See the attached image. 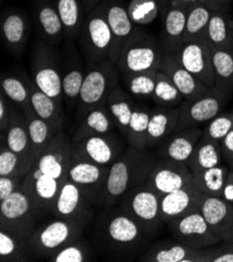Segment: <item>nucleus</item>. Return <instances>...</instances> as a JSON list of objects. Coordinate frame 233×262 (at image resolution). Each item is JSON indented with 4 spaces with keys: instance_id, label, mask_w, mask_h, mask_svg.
<instances>
[{
    "instance_id": "6ab92c4d",
    "label": "nucleus",
    "mask_w": 233,
    "mask_h": 262,
    "mask_svg": "<svg viewBox=\"0 0 233 262\" xmlns=\"http://www.w3.org/2000/svg\"><path fill=\"white\" fill-rule=\"evenodd\" d=\"M110 166L72 158L67 179L80 188L84 195L97 208L98 200L105 189Z\"/></svg>"
},
{
    "instance_id": "393cba45",
    "label": "nucleus",
    "mask_w": 233,
    "mask_h": 262,
    "mask_svg": "<svg viewBox=\"0 0 233 262\" xmlns=\"http://www.w3.org/2000/svg\"><path fill=\"white\" fill-rule=\"evenodd\" d=\"M159 71L165 73L175 86L178 88L183 98L186 100L196 99L206 93H208L213 87L205 85L198 77L192 74L181 65L174 55L163 52Z\"/></svg>"
},
{
    "instance_id": "4468645a",
    "label": "nucleus",
    "mask_w": 233,
    "mask_h": 262,
    "mask_svg": "<svg viewBox=\"0 0 233 262\" xmlns=\"http://www.w3.org/2000/svg\"><path fill=\"white\" fill-rule=\"evenodd\" d=\"M62 182L54 177L47 176L34 166L25 176L21 188L27 193L41 220L53 216Z\"/></svg>"
},
{
    "instance_id": "6e6552de",
    "label": "nucleus",
    "mask_w": 233,
    "mask_h": 262,
    "mask_svg": "<svg viewBox=\"0 0 233 262\" xmlns=\"http://www.w3.org/2000/svg\"><path fill=\"white\" fill-rule=\"evenodd\" d=\"M161 195L145 183L125 192L117 205L153 239L164 224L160 213Z\"/></svg>"
},
{
    "instance_id": "a878e982",
    "label": "nucleus",
    "mask_w": 233,
    "mask_h": 262,
    "mask_svg": "<svg viewBox=\"0 0 233 262\" xmlns=\"http://www.w3.org/2000/svg\"><path fill=\"white\" fill-rule=\"evenodd\" d=\"M2 39L12 55H20L28 44L31 25L28 16L19 10H5L2 14Z\"/></svg>"
},
{
    "instance_id": "6e6d98bb",
    "label": "nucleus",
    "mask_w": 233,
    "mask_h": 262,
    "mask_svg": "<svg viewBox=\"0 0 233 262\" xmlns=\"http://www.w3.org/2000/svg\"><path fill=\"white\" fill-rule=\"evenodd\" d=\"M220 145L223 154V158L229 163H233V129L220 140Z\"/></svg>"
},
{
    "instance_id": "5701e85b",
    "label": "nucleus",
    "mask_w": 233,
    "mask_h": 262,
    "mask_svg": "<svg viewBox=\"0 0 233 262\" xmlns=\"http://www.w3.org/2000/svg\"><path fill=\"white\" fill-rule=\"evenodd\" d=\"M200 211L221 242H233V205L221 196L205 195Z\"/></svg>"
},
{
    "instance_id": "8fccbe9b",
    "label": "nucleus",
    "mask_w": 233,
    "mask_h": 262,
    "mask_svg": "<svg viewBox=\"0 0 233 262\" xmlns=\"http://www.w3.org/2000/svg\"><path fill=\"white\" fill-rule=\"evenodd\" d=\"M231 129H233V111L220 113L209 122H207L203 128V136L220 141Z\"/></svg>"
},
{
    "instance_id": "c9c22d12",
    "label": "nucleus",
    "mask_w": 233,
    "mask_h": 262,
    "mask_svg": "<svg viewBox=\"0 0 233 262\" xmlns=\"http://www.w3.org/2000/svg\"><path fill=\"white\" fill-rule=\"evenodd\" d=\"M206 39L213 49L233 48V19L224 11H215L207 25Z\"/></svg>"
},
{
    "instance_id": "39448f33",
    "label": "nucleus",
    "mask_w": 233,
    "mask_h": 262,
    "mask_svg": "<svg viewBox=\"0 0 233 262\" xmlns=\"http://www.w3.org/2000/svg\"><path fill=\"white\" fill-rule=\"evenodd\" d=\"M32 80L36 86L64 108L62 90V55L55 46L36 41L31 56ZM65 109V108H64Z\"/></svg>"
},
{
    "instance_id": "680f3d73",
    "label": "nucleus",
    "mask_w": 233,
    "mask_h": 262,
    "mask_svg": "<svg viewBox=\"0 0 233 262\" xmlns=\"http://www.w3.org/2000/svg\"><path fill=\"white\" fill-rule=\"evenodd\" d=\"M229 167H230V168H233V163H231V164L229 165Z\"/></svg>"
},
{
    "instance_id": "37998d69",
    "label": "nucleus",
    "mask_w": 233,
    "mask_h": 262,
    "mask_svg": "<svg viewBox=\"0 0 233 262\" xmlns=\"http://www.w3.org/2000/svg\"><path fill=\"white\" fill-rule=\"evenodd\" d=\"M156 70L120 74L123 88L137 100L152 99L155 82H156Z\"/></svg>"
},
{
    "instance_id": "052dcab7",
    "label": "nucleus",
    "mask_w": 233,
    "mask_h": 262,
    "mask_svg": "<svg viewBox=\"0 0 233 262\" xmlns=\"http://www.w3.org/2000/svg\"><path fill=\"white\" fill-rule=\"evenodd\" d=\"M220 2L227 5V6H230V0H220Z\"/></svg>"
},
{
    "instance_id": "7ed1b4c3",
    "label": "nucleus",
    "mask_w": 233,
    "mask_h": 262,
    "mask_svg": "<svg viewBox=\"0 0 233 262\" xmlns=\"http://www.w3.org/2000/svg\"><path fill=\"white\" fill-rule=\"evenodd\" d=\"M119 80L120 74L116 66L109 60L86 65V75L73 114L75 127L90 111L106 104L111 92L119 85Z\"/></svg>"
},
{
    "instance_id": "ea45409f",
    "label": "nucleus",
    "mask_w": 233,
    "mask_h": 262,
    "mask_svg": "<svg viewBox=\"0 0 233 262\" xmlns=\"http://www.w3.org/2000/svg\"><path fill=\"white\" fill-rule=\"evenodd\" d=\"M230 167L218 165L193 174L194 184L208 196H222Z\"/></svg>"
},
{
    "instance_id": "20e7f679",
    "label": "nucleus",
    "mask_w": 233,
    "mask_h": 262,
    "mask_svg": "<svg viewBox=\"0 0 233 262\" xmlns=\"http://www.w3.org/2000/svg\"><path fill=\"white\" fill-rule=\"evenodd\" d=\"M87 230L80 224L49 216L41 221L28 237V245L36 259H49L59 250L80 238Z\"/></svg>"
},
{
    "instance_id": "2eb2a0df",
    "label": "nucleus",
    "mask_w": 233,
    "mask_h": 262,
    "mask_svg": "<svg viewBox=\"0 0 233 262\" xmlns=\"http://www.w3.org/2000/svg\"><path fill=\"white\" fill-rule=\"evenodd\" d=\"M167 225L176 241L194 249H206L222 243L200 210L179 217Z\"/></svg>"
},
{
    "instance_id": "b1692460",
    "label": "nucleus",
    "mask_w": 233,
    "mask_h": 262,
    "mask_svg": "<svg viewBox=\"0 0 233 262\" xmlns=\"http://www.w3.org/2000/svg\"><path fill=\"white\" fill-rule=\"evenodd\" d=\"M202 136L203 129L200 127H190L174 132L155 146L157 147L155 155L157 159H168L187 163Z\"/></svg>"
},
{
    "instance_id": "0eeeda50",
    "label": "nucleus",
    "mask_w": 233,
    "mask_h": 262,
    "mask_svg": "<svg viewBox=\"0 0 233 262\" xmlns=\"http://www.w3.org/2000/svg\"><path fill=\"white\" fill-rule=\"evenodd\" d=\"M86 65L109 60L112 34L102 4L87 13L79 38L76 40Z\"/></svg>"
},
{
    "instance_id": "423d86ee",
    "label": "nucleus",
    "mask_w": 233,
    "mask_h": 262,
    "mask_svg": "<svg viewBox=\"0 0 233 262\" xmlns=\"http://www.w3.org/2000/svg\"><path fill=\"white\" fill-rule=\"evenodd\" d=\"M162 55L159 41L138 26L123 46L115 66L119 74L159 71Z\"/></svg>"
},
{
    "instance_id": "49530a36",
    "label": "nucleus",
    "mask_w": 233,
    "mask_h": 262,
    "mask_svg": "<svg viewBox=\"0 0 233 262\" xmlns=\"http://www.w3.org/2000/svg\"><path fill=\"white\" fill-rule=\"evenodd\" d=\"M211 61L216 85L227 90L233 89V48L213 49Z\"/></svg>"
},
{
    "instance_id": "473e14b6",
    "label": "nucleus",
    "mask_w": 233,
    "mask_h": 262,
    "mask_svg": "<svg viewBox=\"0 0 233 262\" xmlns=\"http://www.w3.org/2000/svg\"><path fill=\"white\" fill-rule=\"evenodd\" d=\"M134 98L120 85L116 86L107 99L106 106L116 124L117 129L125 137L130 124L133 111L136 106Z\"/></svg>"
},
{
    "instance_id": "864d4df0",
    "label": "nucleus",
    "mask_w": 233,
    "mask_h": 262,
    "mask_svg": "<svg viewBox=\"0 0 233 262\" xmlns=\"http://www.w3.org/2000/svg\"><path fill=\"white\" fill-rule=\"evenodd\" d=\"M25 177L7 176L0 177V201L9 198L13 192L21 187Z\"/></svg>"
},
{
    "instance_id": "c756f323",
    "label": "nucleus",
    "mask_w": 233,
    "mask_h": 262,
    "mask_svg": "<svg viewBox=\"0 0 233 262\" xmlns=\"http://www.w3.org/2000/svg\"><path fill=\"white\" fill-rule=\"evenodd\" d=\"M31 90V101L35 113L53 126L57 133L63 132L65 128V109L61 108L55 99L41 91L32 78L28 77Z\"/></svg>"
},
{
    "instance_id": "4be33fe9",
    "label": "nucleus",
    "mask_w": 233,
    "mask_h": 262,
    "mask_svg": "<svg viewBox=\"0 0 233 262\" xmlns=\"http://www.w3.org/2000/svg\"><path fill=\"white\" fill-rule=\"evenodd\" d=\"M205 194L194 184L161 196L160 213L164 224H168L190 212L200 210Z\"/></svg>"
},
{
    "instance_id": "5fc2aeb1",
    "label": "nucleus",
    "mask_w": 233,
    "mask_h": 262,
    "mask_svg": "<svg viewBox=\"0 0 233 262\" xmlns=\"http://www.w3.org/2000/svg\"><path fill=\"white\" fill-rule=\"evenodd\" d=\"M13 102L2 92L0 93V134L5 138L11 122Z\"/></svg>"
},
{
    "instance_id": "4d7b16f0",
    "label": "nucleus",
    "mask_w": 233,
    "mask_h": 262,
    "mask_svg": "<svg viewBox=\"0 0 233 262\" xmlns=\"http://www.w3.org/2000/svg\"><path fill=\"white\" fill-rule=\"evenodd\" d=\"M221 198L233 205V168H230L228 171L227 180Z\"/></svg>"
},
{
    "instance_id": "f8f14e48",
    "label": "nucleus",
    "mask_w": 233,
    "mask_h": 262,
    "mask_svg": "<svg viewBox=\"0 0 233 262\" xmlns=\"http://www.w3.org/2000/svg\"><path fill=\"white\" fill-rule=\"evenodd\" d=\"M61 55L64 107L67 113L73 116L86 75V67L83 63L84 58L81 50L74 41H64Z\"/></svg>"
},
{
    "instance_id": "e433bc0d",
    "label": "nucleus",
    "mask_w": 233,
    "mask_h": 262,
    "mask_svg": "<svg viewBox=\"0 0 233 262\" xmlns=\"http://www.w3.org/2000/svg\"><path fill=\"white\" fill-rule=\"evenodd\" d=\"M0 260L3 262H25L36 260L28 239L0 229Z\"/></svg>"
},
{
    "instance_id": "9d476101",
    "label": "nucleus",
    "mask_w": 233,
    "mask_h": 262,
    "mask_svg": "<svg viewBox=\"0 0 233 262\" xmlns=\"http://www.w3.org/2000/svg\"><path fill=\"white\" fill-rule=\"evenodd\" d=\"M41 221L30 196L21 187L0 201V229L28 239Z\"/></svg>"
},
{
    "instance_id": "de8ad7c7",
    "label": "nucleus",
    "mask_w": 233,
    "mask_h": 262,
    "mask_svg": "<svg viewBox=\"0 0 233 262\" xmlns=\"http://www.w3.org/2000/svg\"><path fill=\"white\" fill-rule=\"evenodd\" d=\"M152 100L157 106L176 108L180 107L184 98L171 78L162 71H157Z\"/></svg>"
},
{
    "instance_id": "aec40b11",
    "label": "nucleus",
    "mask_w": 233,
    "mask_h": 262,
    "mask_svg": "<svg viewBox=\"0 0 233 262\" xmlns=\"http://www.w3.org/2000/svg\"><path fill=\"white\" fill-rule=\"evenodd\" d=\"M210 247L194 249L178 241H161L151 245L139 257L142 262H209Z\"/></svg>"
},
{
    "instance_id": "7c9ffc66",
    "label": "nucleus",
    "mask_w": 233,
    "mask_h": 262,
    "mask_svg": "<svg viewBox=\"0 0 233 262\" xmlns=\"http://www.w3.org/2000/svg\"><path fill=\"white\" fill-rule=\"evenodd\" d=\"M113 130H118L116 124L106 104L90 111L82 122L75 127L71 141L76 142L87 137L108 134Z\"/></svg>"
},
{
    "instance_id": "a211bd4d",
    "label": "nucleus",
    "mask_w": 233,
    "mask_h": 262,
    "mask_svg": "<svg viewBox=\"0 0 233 262\" xmlns=\"http://www.w3.org/2000/svg\"><path fill=\"white\" fill-rule=\"evenodd\" d=\"M193 183V172L184 162L158 159L145 184L161 196L183 188Z\"/></svg>"
},
{
    "instance_id": "79ce46f5",
    "label": "nucleus",
    "mask_w": 233,
    "mask_h": 262,
    "mask_svg": "<svg viewBox=\"0 0 233 262\" xmlns=\"http://www.w3.org/2000/svg\"><path fill=\"white\" fill-rule=\"evenodd\" d=\"M23 114L27 118L33 151L38 157L58 133L48 122L40 118L33 108L27 112H23Z\"/></svg>"
},
{
    "instance_id": "603ef678",
    "label": "nucleus",
    "mask_w": 233,
    "mask_h": 262,
    "mask_svg": "<svg viewBox=\"0 0 233 262\" xmlns=\"http://www.w3.org/2000/svg\"><path fill=\"white\" fill-rule=\"evenodd\" d=\"M209 262H233V242H223L210 247Z\"/></svg>"
},
{
    "instance_id": "c85d7f7f",
    "label": "nucleus",
    "mask_w": 233,
    "mask_h": 262,
    "mask_svg": "<svg viewBox=\"0 0 233 262\" xmlns=\"http://www.w3.org/2000/svg\"><path fill=\"white\" fill-rule=\"evenodd\" d=\"M180 118V107L151 108V117L146 133V147H155L174 133Z\"/></svg>"
},
{
    "instance_id": "c03bdc74",
    "label": "nucleus",
    "mask_w": 233,
    "mask_h": 262,
    "mask_svg": "<svg viewBox=\"0 0 233 262\" xmlns=\"http://www.w3.org/2000/svg\"><path fill=\"white\" fill-rule=\"evenodd\" d=\"M214 12V9L205 5H196L187 9L183 41L188 42L206 37L207 25Z\"/></svg>"
},
{
    "instance_id": "f03ea898",
    "label": "nucleus",
    "mask_w": 233,
    "mask_h": 262,
    "mask_svg": "<svg viewBox=\"0 0 233 262\" xmlns=\"http://www.w3.org/2000/svg\"><path fill=\"white\" fill-rule=\"evenodd\" d=\"M157 160L156 155L149 148L128 145L110 166L105 189L97 203V210L117 205L125 192L144 184Z\"/></svg>"
},
{
    "instance_id": "a18cd8bd",
    "label": "nucleus",
    "mask_w": 233,
    "mask_h": 262,
    "mask_svg": "<svg viewBox=\"0 0 233 262\" xmlns=\"http://www.w3.org/2000/svg\"><path fill=\"white\" fill-rule=\"evenodd\" d=\"M95 250L91 242L87 241L85 235L68 244L47 261L50 262H88L95 258Z\"/></svg>"
},
{
    "instance_id": "f257e3e1",
    "label": "nucleus",
    "mask_w": 233,
    "mask_h": 262,
    "mask_svg": "<svg viewBox=\"0 0 233 262\" xmlns=\"http://www.w3.org/2000/svg\"><path fill=\"white\" fill-rule=\"evenodd\" d=\"M90 242L100 257L132 261L151 246L152 238L118 205L99 209L90 229Z\"/></svg>"
},
{
    "instance_id": "412c9836",
    "label": "nucleus",
    "mask_w": 233,
    "mask_h": 262,
    "mask_svg": "<svg viewBox=\"0 0 233 262\" xmlns=\"http://www.w3.org/2000/svg\"><path fill=\"white\" fill-rule=\"evenodd\" d=\"M101 4L105 8L107 20L112 34V47L109 61L115 65L123 46L134 35L138 26L131 20L126 8L115 2V0H106Z\"/></svg>"
},
{
    "instance_id": "dca6fc26",
    "label": "nucleus",
    "mask_w": 233,
    "mask_h": 262,
    "mask_svg": "<svg viewBox=\"0 0 233 262\" xmlns=\"http://www.w3.org/2000/svg\"><path fill=\"white\" fill-rule=\"evenodd\" d=\"M72 141L65 130L58 133L41 151L34 167L41 172L54 177L61 182L67 178L72 162Z\"/></svg>"
},
{
    "instance_id": "9b49d317",
    "label": "nucleus",
    "mask_w": 233,
    "mask_h": 262,
    "mask_svg": "<svg viewBox=\"0 0 233 262\" xmlns=\"http://www.w3.org/2000/svg\"><path fill=\"white\" fill-rule=\"evenodd\" d=\"M126 139L119 132L95 135L72 142L74 159H80L101 166H111L126 148Z\"/></svg>"
},
{
    "instance_id": "f704fd0d",
    "label": "nucleus",
    "mask_w": 233,
    "mask_h": 262,
    "mask_svg": "<svg viewBox=\"0 0 233 262\" xmlns=\"http://www.w3.org/2000/svg\"><path fill=\"white\" fill-rule=\"evenodd\" d=\"M222 158L223 154L220 141L202 136L186 164L193 174H195L202 170L221 165Z\"/></svg>"
},
{
    "instance_id": "a19ab883",
    "label": "nucleus",
    "mask_w": 233,
    "mask_h": 262,
    "mask_svg": "<svg viewBox=\"0 0 233 262\" xmlns=\"http://www.w3.org/2000/svg\"><path fill=\"white\" fill-rule=\"evenodd\" d=\"M36 156H24L10 149L5 142L0 146V177H25L34 166Z\"/></svg>"
},
{
    "instance_id": "09e8293b",
    "label": "nucleus",
    "mask_w": 233,
    "mask_h": 262,
    "mask_svg": "<svg viewBox=\"0 0 233 262\" xmlns=\"http://www.w3.org/2000/svg\"><path fill=\"white\" fill-rule=\"evenodd\" d=\"M126 11L137 26L151 24L160 17V7L155 0H131L126 7Z\"/></svg>"
},
{
    "instance_id": "1a4fd4ad",
    "label": "nucleus",
    "mask_w": 233,
    "mask_h": 262,
    "mask_svg": "<svg viewBox=\"0 0 233 262\" xmlns=\"http://www.w3.org/2000/svg\"><path fill=\"white\" fill-rule=\"evenodd\" d=\"M231 92L215 85L208 93L196 99H184L180 104V118L174 132L190 127H199L201 124L209 122L222 113L228 103Z\"/></svg>"
},
{
    "instance_id": "72a5a7b5",
    "label": "nucleus",
    "mask_w": 233,
    "mask_h": 262,
    "mask_svg": "<svg viewBox=\"0 0 233 262\" xmlns=\"http://www.w3.org/2000/svg\"><path fill=\"white\" fill-rule=\"evenodd\" d=\"M61 18L65 40L76 41L82 31L87 13L81 0H55Z\"/></svg>"
},
{
    "instance_id": "cd10ccee",
    "label": "nucleus",
    "mask_w": 233,
    "mask_h": 262,
    "mask_svg": "<svg viewBox=\"0 0 233 262\" xmlns=\"http://www.w3.org/2000/svg\"><path fill=\"white\" fill-rule=\"evenodd\" d=\"M159 44L165 54L176 56L182 47L186 23V10L170 8L163 19Z\"/></svg>"
},
{
    "instance_id": "3c124183",
    "label": "nucleus",
    "mask_w": 233,
    "mask_h": 262,
    "mask_svg": "<svg viewBox=\"0 0 233 262\" xmlns=\"http://www.w3.org/2000/svg\"><path fill=\"white\" fill-rule=\"evenodd\" d=\"M196 5H205L215 11H224L227 12L229 6L221 3L220 0H170V8H179L187 10Z\"/></svg>"
},
{
    "instance_id": "f3484780",
    "label": "nucleus",
    "mask_w": 233,
    "mask_h": 262,
    "mask_svg": "<svg viewBox=\"0 0 233 262\" xmlns=\"http://www.w3.org/2000/svg\"><path fill=\"white\" fill-rule=\"evenodd\" d=\"M175 57L181 65L205 85L209 87L216 85L211 48L206 37L184 42Z\"/></svg>"
},
{
    "instance_id": "bf43d9fd",
    "label": "nucleus",
    "mask_w": 233,
    "mask_h": 262,
    "mask_svg": "<svg viewBox=\"0 0 233 262\" xmlns=\"http://www.w3.org/2000/svg\"><path fill=\"white\" fill-rule=\"evenodd\" d=\"M157 2L159 7H160V18L163 19V17L165 16L166 12L168 11V7H170V0H155Z\"/></svg>"
},
{
    "instance_id": "58836bf2",
    "label": "nucleus",
    "mask_w": 233,
    "mask_h": 262,
    "mask_svg": "<svg viewBox=\"0 0 233 262\" xmlns=\"http://www.w3.org/2000/svg\"><path fill=\"white\" fill-rule=\"evenodd\" d=\"M151 117V108L144 101L137 100L132 118L129 124L125 139L128 145L137 148L146 147V133Z\"/></svg>"
},
{
    "instance_id": "4c0bfd02",
    "label": "nucleus",
    "mask_w": 233,
    "mask_h": 262,
    "mask_svg": "<svg viewBox=\"0 0 233 262\" xmlns=\"http://www.w3.org/2000/svg\"><path fill=\"white\" fill-rule=\"evenodd\" d=\"M2 92L22 112L31 110V90L28 83L27 75H16L3 73L2 74Z\"/></svg>"
},
{
    "instance_id": "bb28decb",
    "label": "nucleus",
    "mask_w": 233,
    "mask_h": 262,
    "mask_svg": "<svg viewBox=\"0 0 233 262\" xmlns=\"http://www.w3.org/2000/svg\"><path fill=\"white\" fill-rule=\"evenodd\" d=\"M35 24L40 39L58 47L65 41L64 29L56 5L50 0H37L34 10Z\"/></svg>"
},
{
    "instance_id": "ddd939ff",
    "label": "nucleus",
    "mask_w": 233,
    "mask_h": 262,
    "mask_svg": "<svg viewBox=\"0 0 233 262\" xmlns=\"http://www.w3.org/2000/svg\"><path fill=\"white\" fill-rule=\"evenodd\" d=\"M97 208L67 178L62 181L55 203L53 216L80 224L87 231L91 229Z\"/></svg>"
},
{
    "instance_id": "2f4dec72",
    "label": "nucleus",
    "mask_w": 233,
    "mask_h": 262,
    "mask_svg": "<svg viewBox=\"0 0 233 262\" xmlns=\"http://www.w3.org/2000/svg\"><path fill=\"white\" fill-rule=\"evenodd\" d=\"M17 108L18 107H15V104L13 103L11 122L5 138H2V142H5L10 149L17 154L24 156H36L33 151V146L29 135L27 118H25L22 110H18Z\"/></svg>"
},
{
    "instance_id": "13d9d810",
    "label": "nucleus",
    "mask_w": 233,
    "mask_h": 262,
    "mask_svg": "<svg viewBox=\"0 0 233 262\" xmlns=\"http://www.w3.org/2000/svg\"><path fill=\"white\" fill-rule=\"evenodd\" d=\"M83 7L85 9L86 13H89L90 11H92L96 6L99 5L100 0H81Z\"/></svg>"
}]
</instances>
